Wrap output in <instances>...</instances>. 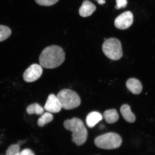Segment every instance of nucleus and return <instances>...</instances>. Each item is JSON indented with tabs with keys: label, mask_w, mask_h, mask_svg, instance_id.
Wrapping results in <instances>:
<instances>
[{
	"label": "nucleus",
	"mask_w": 155,
	"mask_h": 155,
	"mask_svg": "<svg viewBox=\"0 0 155 155\" xmlns=\"http://www.w3.org/2000/svg\"><path fill=\"white\" fill-rule=\"evenodd\" d=\"M62 107L57 96L52 94L48 96L44 109L50 113H57L61 111Z\"/></svg>",
	"instance_id": "obj_8"
},
{
	"label": "nucleus",
	"mask_w": 155,
	"mask_h": 155,
	"mask_svg": "<svg viewBox=\"0 0 155 155\" xmlns=\"http://www.w3.org/2000/svg\"><path fill=\"white\" fill-rule=\"evenodd\" d=\"M96 7L94 4L88 1L83 2L79 9V14L81 17H86L91 15L96 10Z\"/></svg>",
	"instance_id": "obj_9"
},
{
	"label": "nucleus",
	"mask_w": 155,
	"mask_h": 155,
	"mask_svg": "<svg viewBox=\"0 0 155 155\" xmlns=\"http://www.w3.org/2000/svg\"><path fill=\"white\" fill-rule=\"evenodd\" d=\"M65 59V53L63 48L57 45L46 47L42 51L39 58L40 64L47 69L59 67Z\"/></svg>",
	"instance_id": "obj_1"
},
{
	"label": "nucleus",
	"mask_w": 155,
	"mask_h": 155,
	"mask_svg": "<svg viewBox=\"0 0 155 155\" xmlns=\"http://www.w3.org/2000/svg\"><path fill=\"white\" fill-rule=\"evenodd\" d=\"M38 5L45 6H50L55 4L59 0H35Z\"/></svg>",
	"instance_id": "obj_18"
},
{
	"label": "nucleus",
	"mask_w": 155,
	"mask_h": 155,
	"mask_svg": "<svg viewBox=\"0 0 155 155\" xmlns=\"http://www.w3.org/2000/svg\"><path fill=\"white\" fill-rule=\"evenodd\" d=\"M20 146L18 144L10 145L6 152V155H20Z\"/></svg>",
	"instance_id": "obj_17"
},
{
	"label": "nucleus",
	"mask_w": 155,
	"mask_h": 155,
	"mask_svg": "<svg viewBox=\"0 0 155 155\" xmlns=\"http://www.w3.org/2000/svg\"><path fill=\"white\" fill-rule=\"evenodd\" d=\"M20 155H35V154L30 149H25L20 152Z\"/></svg>",
	"instance_id": "obj_20"
},
{
	"label": "nucleus",
	"mask_w": 155,
	"mask_h": 155,
	"mask_svg": "<svg viewBox=\"0 0 155 155\" xmlns=\"http://www.w3.org/2000/svg\"><path fill=\"white\" fill-rule=\"evenodd\" d=\"M11 34V30L8 27L0 25V42L6 39Z\"/></svg>",
	"instance_id": "obj_16"
},
{
	"label": "nucleus",
	"mask_w": 155,
	"mask_h": 155,
	"mask_svg": "<svg viewBox=\"0 0 155 155\" xmlns=\"http://www.w3.org/2000/svg\"><path fill=\"white\" fill-rule=\"evenodd\" d=\"M102 49L104 55L112 61L119 60L123 56L121 42L116 38L106 39L102 45Z\"/></svg>",
	"instance_id": "obj_5"
},
{
	"label": "nucleus",
	"mask_w": 155,
	"mask_h": 155,
	"mask_svg": "<svg viewBox=\"0 0 155 155\" xmlns=\"http://www.w3.org/2000/svg\"><path fill=\"white\" fill-rule=\"evenodd\" d=\"M104 117L108 124H113L117 121L119 119V115L115 109L106 110L104 113Z\"/></svg>",
	"instance_id": "obj_13"
},
{
	"label": "nucleus",
	"mask_w": 155,
	"mask_h": 155,
	"mask_svg": "<svg viewBox=\"0 0 155 155\" xmlns=\"http://www.w3.org/2000/svg\"><path fill=\"white\" fill-rule=\"evenodd\" d=\"M122 116L125 120L129 123H133L135 121V116L131 111L130 107L128 104L122 105L120 108Z\"/></svg>",
	"instance_id": "obj_12"
},
{
	"label": "nucleus",
	"mask_w": 155,
	"mask_h": 155,
	"mask_svg": "<svg viewBox=\"0 0 155 155\" xmlns=\"http://www.w3.org/2000/svg\"><path fill=\"white\" fill-rule=\"evenodd\" d=\"M133 22V15L130 11L122 13L116 18L114 22L115 26L120 30H125L130 27Z\"/></svg>",
	"instance_id": "obj_7"
},
{
	"label": "nucleus",
	"mask_w": 155,
	"mask_h": 155,
	"mask_svg": "<svg viewBox=\"0 0 155 155\" xmlns=\"http://www.w3.org/2000/svg\"><path fill=\"white\" fill-rule=\"evenodd\" d=\"M98 3L100 5H103L104 4L106 3L105 0H98Z\"/></svg>",
	"instance_id": "obj_21"
},
{
	"label": "nucleus",
	"mask_w": 155,
	"mask_h": 155,
	"mask_svg": "<svg viewBox=\"0 0 155 155\" xmlns=\"http://www.w3.org/2000/svg\"><path fill=\"white\" fill-rule=\"evenodd\" d=\"M53 119V115L50 112H46L42 114L39 118L38 121V124L39 127H43L46 124L51 122Z\"/></svg>",
	"instance_id": "obj_15"
},
{
	"label": "nucleus",
	"mask_w": 155,
	"mask_h": 155,
	"mask_svg": "<svg viewBox=\"0 0 155 155\" xmlns=\"http://www.w3.org/2000/svg\"><path fill=\"white\" fill-rule=\"evenodd\" d=\"M62 108L67 110L74 109L80 105V97L76 92L64 89L58 93L57 96Z\"/></svg>",
	"instance_id": "obj_4"
},
{
	"label": "nucleus",
	"mask_w": 155,
	"mask_h": 155,
	"mask_svg": "<svg viewBox=\"0 0 155 155\" xmlns=\"http://www.w3.org/2000/svg\"><path fill=\"white\" fill-rule=\"evenodd\" d=\"M122 143L121 137L114 133H108L100 136L94 140L95 144L98 148L107 150L119 148Z\"/></svg>",
	"instance_id": "obj_3"
},
{
	"label": "nucleus",
	"mask_w": 155,
	"mask_h": 155,
	"mask_svg": "<svg viewBox=\"0 0 155 155\" xmlns=\"http://www.w3.org/2000/svg\"><path fill=\"white\" fill-rule=\"evenodd\" d=\"M102 119V116L99 112L96 111L91 112L87 116L86 122L87 125L89 127H93Z\"/></svg>",
	"instance_id": "obj_11"
},
{
	"label": "nucleus",
	"mask_w": 155,
	"mask_h": 155,
	"mask_svg": "<svg viewBox=\"0 0 155 155\" xmlns=\"http://www.w3.org/2000/svg\"></svg>",
	"instance_id": "obj_24"
},
{
	"label": "nucleus",
	"mask_w": 155,
	"mask_h": 155,
	"mask_svg": "<svg viewBox=\"0 0 155 155\" xmlns=\"http://www.w3.org/2000/svg\"><path fill=\"white\" fill-rule=\"evenodd\" d=\"M23 143H24V141H18V142H17V144H18L19 146H21V145H22Z\"/></svg>",
	"instance_id": "obj_22"
},
{
	"label": "nucleus",
	"mask_w": 155,
	"mask_h": 155,
	"mask_svg": "<svg viewBox=\"0 0 155 155\" xmlns=\"http://www.w3.org/2000/svg\"><path fill=\"white\" fill-rule=\"evenodd\" d=\"M26 111L29 115L35 114L39 115L43 114L44 109L38 104L35 103L29 105L26 108Z\"/></svg>",
	"instance_id": "obj_14"
},
{
	"label": "nucleus",
	"mask_w": 155,
	"mask_h": 155,
	"mask_svg": "<svg viewBox=\"0 0 155 155\" xmlns=\"http://www.w3.org/2000/svg\"><path fill=\"white\" fill-rule=\"evenodd\" d=\"M64 125L66 129L72 132V141L78 146H80L86 142L88 133L81 120L77 118L67 120L64 122Z\"/></svg>",
	"instance_id": "obj_2"
},
{
	"label": "nucleus",
	"mask_w": 155,
	"mask_h": 155,
	"mask_svg": "<svg viewBox=\"0 0 155 155\" xmlns=\"http://www.w3.org/2000/svg\"><path fill=\"white\" fill-rule=\"evenodd\" d=\"M116 5L115 8L119 9L121 8H124L127 6V0H116Z\"/></svg>",
	"instance_id": "obj_19"
},
{
	"label": "nucleus",
	"mask_w": 155,
	"mask_h": 155,
	"mask_svg": "<svg viewBox=\"0 0 155 155\" xmlns=\"http://www.w3.org/2000/svg\"><path fill=\"white\" fill-rule=\"evenodd\" d=\"M96 1H98V0H96Z\"/></svg>",
	"instance_id": "obj_23"
},
{
	"label": "nucleus",
	"mask_w": 155,
	"mask_h": 155,
	"mask_svg": "<svg viewBox=\"0 0 155 155\" xmlns=\"http://www.w3.org/2000/svg\"><path fill=\"white\" fill-rule=\"evenodd\" d=\"M42 71L43 70L41 65L33 64L25 71L23 74V78L27 82H34L41 76Z\"/></svg>",
	"instance_id": "obj_6"
},
{
	"label": "nucleus",
	"mask_w": 155,
	"mask_h": 155,
	"mask_svg": "<svg viewBox=\"0 0 155 155\" xmlns=\"http://www.w3.org/2000/svg\"><path fill=\"white\" fill-rule=\"evenodd\" d=\"M126 86L134 94H138L142 91V85L140 81L137 79L131 78L129 79L126 82Z\"/></svg>",
	"instance_id": "obj_10"
}]
</instances>
